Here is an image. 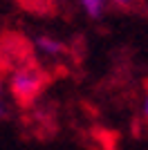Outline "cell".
Instances as JSON below:
<instances>
[{
	"label": "cell",
	"instance_id": "cell-1",
	"mask_svg": "<svg viewBox=\"0 0 148 150\" xmlns=\"http://www.w3.org/2000/svg\"><path fill=\"white\" fill-rule=\"evenodd\" d=\"M47 83H49V76L41 67H36V65H23V67L14 69L11 79H9V92H11L14 101L18 105L27 108L43 94Z\"/></svg>",
	"mask_w": 148,
	"mask_h": 150
},
{
	"label": "cell",
	"instance_id": "cell-2",
	"mask_svg": "<svg viewBox=\"0 0 148 150\" xmlns=\"http://www.w3.org/2000/svg\"><path fill=\"white\" fill-rule=\"evenodd\" d=\"M31 45H34V50L38 54H43L47 58H58L63 56V52H65V43L58 40V38L49 36V34H38V36L31 38Z\"/></svg>",
	"mask_w": 148,
	"mask_h": 150
},
{
	"label": "cell",
	"instance_id": "cell-3",
	"mask_svg": "<svg viewBox=\"0 0 148 150\" xmlns=\"http://www.w3.org/2000/svg\"><path fill=\"white\" fill-rule=\"evenodd\" d=\"M81 5V9L85 11L88 18L99 20L101 16L105 13V7H108V0H76Z\"/></svg>",
	"mask_w": 148,
	"mask_h": 150
},
{
	"label": "cell",
	"instance_id": "cell-4",
	"mask_svg": "<svg viewBox=\"0 0 148 150\" xmlns=\"http://www.w3.org/2000/svg\"><path fill=\"white\" fill-rule=\"evenodd\" d=\"M110 5H115V7H119V9H132V7H137L142 0H108Z\"/></svg>",
	"mask_w": 148,
	"mask_h": 150
},
{
	"label": "cell",
	"instance_id": "cell-5",
	"mask_svg": "<svg viewBox=\"0 0 148 150\" xmlns=\"http://www.w3.org/2000/svg\"><path fill=\"white\" fill-rule=\"evenodd\" d=\"M7 114H9V108L2 103V99H0V119H7Z\"/></svg>",
	"mask_w": 148,
	"mask_h": 150
},
{
	"label": "cell",
	"instance_id": "cell-6",
	"mask_svg": "<svg viewBox=\"0 0 148 150\" xmlns=\"http://www.w3.org/2000/svg\"><path fill=\"white\" fill-rule=\"evenodd\" d=\"M142 112H144V117H146V121H148V94H146V99H144V103H142Z\"/></svg>",
	"mask_w": 148,
	"mask_h": 150
},
{
	"label": "cell",
	"instance_id": "cell-7",
	"mask_svg": "<svg viewBox=\"0 0 148 150\" xmlns=\"http://www.w3.org/2000/svg\"><path fill=\"white\" fill-rule=\"evenodd\" d=\"M0 94H2V79H0Z\"/></svg>",
	"mask_w": 148,
	"mask_h": 150
}]
</instances>
